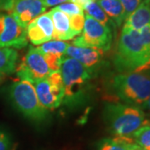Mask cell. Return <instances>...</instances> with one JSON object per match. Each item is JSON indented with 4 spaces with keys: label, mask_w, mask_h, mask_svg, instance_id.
I'll use <instances>...</instances> for the list:
<instances>
[{
    "label": "cell",
    "mask_w": 150,
    "mask_h": 150,
    "mask_svg": "<svg viewBox=\"0 0 150 150\" xmlns=\"http://www.w3.org/2000/svg\"><path fill=\"white\" fill-rule=\"evenodd\" d=\"M114 65L121 74L150 69V52L142 43L138 31L123 28L118 38Z\"/></svg>",
    "instance_id": "cell-1"
},
{
    "label": "cell",
    "mask_w": 150,
    "mask_h": 150,
    "mask_svg": "<svg viewBox=\"0 0 150 150\" xmlns=\"http://www.w3.org/2000/svg\"><path fill=\"white\" fill-rule=\"evenodd\" d=\"M103 117L110 133L115 137H131L149 122L142 108L123 103H107Z\"/></svg>",
    "instance_id": "cell-2"
},
{
    "label": "cell",
    "mask_w": 150,
    "mask_h": 150,
    "mask_svg": "<svg viewBox=\"0 0 150 150\" xmlns=\"http://www.w3.org/2000/svg\"><path fill=\"white\" fill-rule=\"evenodd\" d=\"M59 71L64 88L63 103L69 107L82 104L88 95L91 75L79 62L69 57L64 58Z\"/></svg>",
    "instance_id": "cell-3"
},
{
    "label": "cell",
    "mask_w": 150,
    "mask_h": 150,
    "mask_svg": "<svg viewBox=\"0 0 150 150\" xmlns=\"http://www.w3.org/2000/svg\"><path fill=\"white\" fill-rule=\"evenodd\" d=\"M112 88L124 103L143 108L150 97V69L117 74L112 79Z\"/></svg>",
    "instance_id": "cell-4"
},
{
    "label": "cell",
    "mask_w": 150,
    "mask_h": 150,
    "mask_svg": "<svg viewBox=\"0 0 150 150\" xmlns=\"http://www.w3.org/2000/svg\"><path fill=\"white\" fill-rule=\"evenodd\" d=\"M8 93L11 103L24 118L34 123L48 118V110L39 102L33 83L19 79L9 86Z\"/></svg>",
    "instance_id": "cell-5"
},
{
    "label": "cell",
    "mask_w": 150,
    "mask_h": 150,
    "mask_svg": "<svg viewBox=\"0 0 150 150\" xmlns=\"http://www.w3.org/2000/svg\"><path fill=\"white\" fill-rule=\"evenodd\" d=\"M112 30L88 15H84V26L80 36L73 41L77 47L91 48L106 52L112 47Z\"/></svg>",
    "instance_id": "cell-6"
},
{
    "label": "cell",
    "mask_w": 150,
    "mask_h": 150,
    "mask_svg": "<svg viewBox=\"0 0 150 150\" xmlns=\"http://www.w3.org/2000/svg\"><path fill=\"white\" fill-rule=\"evenodd\" d=\"M34 84L38 98L44 108L54 110L63 103L64 88L60 71L51 73L47 79Z\"/></svg>",
    "instance_id": "cell-7"
},
{
    "label": "cell",
    "mask_w": 150,
    "mask_h": 150,
    "mask_svg": "<svg viewBox=\"0 0 150 150\" xmlns=\"http://www.w3.org/2000/svg\"><path fill=\"white\" fill-rule=\"evenodd\" d=\"M15 72L20 80L28 81L32 83L47 79L51 74L43 54L38 48L33 47L29 48Z\"/></svg>",
    "instance_id": "cell-8"
},
{
    "label": "cell",
    "mask_w": 150,
    "mask_h": 150,
    "mask_svg": "<svg viewBox=\"0 0 150 150\" xmlns=\"http://www.w3.org/2000/svg\"><path fill=\"white\" fill-rule=\"evenodd\" d=\"M27 45L26 28L20 26L9 13H0V48L19 49Z\"/></svg>",
    "instance_id": "cell-9"
},
{
    "label": "cell",
    "mask_w": 150,
    "mask_h": 150,
    "mask_svg": "<svg viewBox=\"0 0 150 150\" xmlns=\"http://www.w3.org/2000/svg\"><path fill=\"white\" fill-rule=\"evenodd\" d=\"M46 8L43 0H13L8 13L20 26L26 28L33 20L44 13Z\"/></svg>",
    "instance_id": "cell-10"
},
{
    "label": "cell",
    "mask_w": 150,
    "mask_h": 150,
    "mask_svg": "<svg viewBox=\"0 0 150 150\" xmlns=\"http://www.w3.org/2000/svg\"><path fill=\"white\" fill-rule=\"evenodd\" d=\"M103 51L91 48L77 47L74 45H69L65 54L69 58L76 59L85 68L91 76L98 73L103 65Z\"/></svg>",
    "instance_id": "cell-11"
},
{
    "label": "cell",
    "mask_w": 150,
    "mask_h": 150,
    "mask_svg": "<svg viewBox=\"0 0 150 150\" xmlns=\"http://www.w3.org/2000/svg\"><path fill=\"white\" fill-rule=\"evenodd\" d=\"M28 39L33 45H41L51 41L54 36V24L48 13H44L33 20L26 28Z\"/></svg>",
    "instance_id": "cell-12"
},
{
    "label": "cell",
    "mask_w": 150,
    "mask_h": 150,
    "mask_svg": "<svg viewBox=\"0 0 150 150\" xmlns=\"http://www.w3.org/2000/svg\"><path fill=\"white\" fill-rule=\"evenodd\" d=\"M48 13L54 24L53 39L66 41L73 39L75 37V34L70 27L69 18L66 13L56 9L55 8L49 11Z\"/></svg>",
    "instance_id": "cell-13"
},
{
    "label": "cell",
    "mask_w": 150,
    "mask_h": 150,
    "mask_svg": "<svg viewBox=\"0 0 150 150\" xmlns=\"http://www.w3.org/2000/svg\"><path fill=\"white\" fill-rule=\"evenodd\" d=\"M150 25V0H143L124 21L123 27L139 31Z\"/></svg>",
    "instance_id": "cell-14"
},
{
    "label": "cell",
    "mask_w": 150,
    "mask_h": 150,
    "mask_svg": "<svg viewBox=\"0 0 150 150\" xmlns=\"http://www.w3.org/2000/svg\"><path fill=\"white\" fill-rule=\"evenodd\" d=\"M18 54L16 49L0 48V81L15 72Z\"/></svg>",
    "instance_id": "cell-15"
},
{
    "label": "cell",
    "mask_w": 150,
    "mask_h": 150,
    "mask_svg": "<svg viewBox=\"0 0 150 150\" xmlns=\"http://www.w3.org/2000/svg\"><path fill=\"white\" fill-rule=\"evenodd\" d=\"M116 27H120L125 20L123 6L119 0H95Z\"/></svg>",
    "instance_id": "cell-16"
},
{
    "label": "cell",
    "mask_w": 150,
    "mask_h": 150,
    "mask_svg": "<svg viewBox=\"0 0 150 150\" xmlns=\"http://www.w3.org/2000/svg\"><path fill=\"white\" fill-rule=\"evenodd\" d=\"M83 11H85L87 15L90 16L98 23L105 25L106 27L109 28L110 29L114 30L116 28V26L113 23V22L108 18V16L105 13V12L102 9V8L97 4L96 1L88 4L83 9Z\"/></svg>",
    "instance_id": "cell-17"
},
{
    "label": "cell",
    "mask_w": 150,
    "mask_h": 150,
    "mask_svg": "<svg viewBox=\"0 0 150 150\" xmlns=\"http://www.w3.org/2000/svg\"><path fill=\"white\" fill-rule=\"evenodd\" d=\"M69 43L60 40H51L47 43L41 44L38 47V49L42 54H55L59 56H64L66 49L69 47Z\"/></svg>",
    "instance_id": "cell-18"
},
{
    "label": "cell",
    "mask_w": 150,
    "mask_h": 150,
    "mask_svg": "<svg viewBox=\"0 0 150 150\" xmlns=\"http://www.w3.org/2000/svg\"><path fill=\"white\" fill-rule=\"evenodd\" d=\"M131 138L134 142L144 150H150V122L149 121L144 126L132 134Z\"/></svg>",
    "instance_id": "cell-19"
},
{
    "label": "cell",
    "mask_w": 150,
    "mask_h": 150,
    "mask_svg": "<svg viewBox=\"0 0 150 150\" xmlns=\"http://www.w3.org/2000/svg\"><path fill=\"white\" fill-rule=\"evenodd\" d=\"M97 150H127L124 141L120 137L104 138L97 144Z\"/></svg>",
    "instance_id": "cell-20"
},
{
    "label": "cell",
    "mask_w": 150,
    "mask_h": 150,
    "mask_svg": "<svg viewBox=\"0 0 150 150\" xmlns=\"http://www.w3.org/2000/svg\"><path fill=\"white\" fill-rule=\"evenodd\" d=\"M43 58L45 59L48 69L51 73L58 72L60 70V66L62 61L64 59V56H59L55 54H43Z\"/></svg>",
    "instance_id": "cell-21"
},
{
    "label": "cell",
    "mask_w": 150,
    "mask_h": 150,
    "mask_svg": "<svg viewBox=\"0 0 150 150\" xmlns=\"http://www.w3.org/2000/svg\"><path fill=\"white\" fill-rule=\"evenodd\" d=\"M70 22V27L75 36L79 35L84 26V13L83 14H77V15H71L69 16Z\"/></svg>",
    "instance_id": "cell-22"
},
{
    "label": "cell",
    "mask_w": 150,
    "mask_h": 150,
    "mask_svg": "<svg viewBox=\"0 0 150 150\" xmlns=\"http://www.w3.org/2000/svg\"><path fill=\"white\" fill-rule=\"evenodd\" d=\"M55 8L66 13L68 16L83 13V10L80 7L74 4V3H72V2H67L64 4H62L60 5L55 7Z\"/></svg>",
    "instance_id": "cell-23"
},
{
    "label": "cell",
    "mask_w": 150,
    "mask_h": 150,
    "mask_svg": "<svg viewBox=\"0 0 150 150\" xmlns=\"http://www.w3.org/2000/svg\"><path fill=\"white\" fill-rule=\"evenodd\" d=\"M119 2L123 6L125 19H126L139 6L140 4L143 2V0H119Z\"/></svg>",
    "instance_id": "cell-24"
},
{
    "label": "cell",
    "mask_w": 150,
    "mask_h": 150,
    "mask_svg": "<svg viewBox=\"0 0 150 150\" xmlns=\"http://www.w3.org/2000/svg\"><path fill=\"white\" fill-rule=\"evenodd\" d=\"M12 146L11 134L4 128L0 127V150H9Z\"/></svg>",
    "instance_id": "cell-25"
},
{
    "label": "cell",
    "mask_w": 150,
    "mask_h": 150,
    "mask_svg": "<svg viewBox=\"0 0 150 150\" xmlns=\"http://www.w3.org/2000/svg\"><path fill=\"white\" fill-rule=\"evenodd\" d=\"M120 138H122V139L124 141L127 150H144L138 144H136L131 137H120Z\"/></svg>",
    "instance_id": "cell-26"
},
{
    "label": "cell",
    "mask_w": 150,
    "mask_h": 150,
    "mask_svg": "<svg viewBox=\"0 0 150 150\" xmlns=\"http://www.w3.org/2000/svg\"><path fill=\"white\" fill-rule=\"evenodd\" d=\"M71 0H43V4L45 7H53V6H58L64 4L67 2H70Z\"/></svg>",
    "instance_id": "cell-27"
},
{
    "label": "cell",
    "mask_w": 150,
    "mask_h": 150,
    "mask_svg": "<svg viewBox=\"0 0 150 150\" xmlns=\"http://www.w3.org/2000/svg\"><path fill=\"white\" fill-rule=\"evenodd\" d=\"M13 0H0V11L9 12Z\"/></svg>",
    "instance_id": "cell-28"
},
{
    "label": "cell",
    "mask_w": 150,
    "mask_h": 150,
    "mask_svg": "<svg viewBox=\"0 0 150 150\" xmlns=\"http://www.w3.org/2000/svg\"><path fill=\"white\" fill-rule=\"evenodd\" d=\"M95 0H71L72 3H74L78 6H79L83 10L87 6L90 4L91 3L94 2Z\"/></svg>",
    "instance_id": "cell-29"
},
{
    "label": "cell",
    "mask_w": 150,
    "mask_h": 150,
    "mask_svg": "<svg viewBox=\"0 0 150 150\" xmlns=\"http://www.w3.org/2000/svg\"><path fill=\"white\" fill-rule=\"evenodd\" d=\"M143 108H144L146 109H148L150 112V97L149 98V99L147 100V102L145 103V104L143 106Z\"/></svg>",
    "instance_id": "cell-30"
}]
</instances>
